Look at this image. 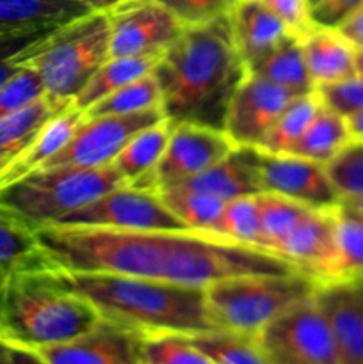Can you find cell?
<instances>
[{"label": "cell", "instance_id": "6da1fadb", "mask_svg": "<svg viewBox=\"0 0 363 364\" xmlns=\"http://www.w3.org/2000/svg\"><path fill=\"white\" fill-rule=\"evenodd\" d=\"M48 269L109 272L206 288L237 276H285L294 265L262 249L199 231L52 224L34 230Z\"/></svg>", "mask_w": 363, "mask_h": 364}, {"label": "cell", "instance_id": "7a4b0ae2", "mask_svg": "<svg viewBox=\"0 0 363 364\" xmlns=\"http://www.w3.org/2000/svg\"><path fill=\"white\" fill-rule=\"evenodd\" d=\"M153 73L167 121L223 130L228 103L246 73L231 36L230 16L185 27L160 55Z\"/></svg>", "mask_w": 363, "mask_h": 364}, {"label": "cell", "instance_id": "3957f363", "mask_svg": "<svg viewBox=\"0 0 363 364\" xmlns=\"http://www.w3.org/2000/svg\"><path fill=\"white\" fill-rule=\"evenodd\" d=\"M68 290L88 299L107 322L141 336L192 334L216 331L206 306L205 288L162 283L109 272L50 269Z\"/></svg>", "mask_w": 363, "mask_h": 364}, {"label": "cell", "instance_id": "277c9868", "mask_svg": "<svg viewBox=\"0 0 363 364\" xmlns=\"http://www.w3.org/2000/svg\"><path fill=\"white\" fill-rule=\"evenodd\" d=\"M100 322L98 309L64 288L50 269L11 272L0 287V343L7 347L59 345Z\"/></svg>", "mask_w": 363, "mask_h": 364}, {"label": "cell", "instance_id": "5b68a950", "mask_svg": "<svg viewBox=\"0 0 363 364\" xmlns=\"http://www.w3.org/2000/svg\"><path fill=\"white\" fill-rule=\"evenodd\" d=\"M123 185L112 164L95 169H41L0 188V215L34 231L59 223L73 210Z\"/></svg>", "mask_w": 363, "mask_h": 364}, {"label": "cell", "instance_id": "8992f818", "mask_svg": "<svg viewBox=\"0 0 363 364\" xmlns=\"http://www.w3.org/2000/svg\"><path fill=\"white\" fill-rule=\"evenodd\" d=\"M107 59L109 18L103 11H93L46 36L28 64L41 77L45 96L68 107Z\"/></svg>", "mask_w": 363, "mask_h": 364}, {"label": "cell", "instance_id": "52a82bcc", "mask_svg": "<svg viewBox=\"0 0 363 364\" xmlns=\"http://www.w3.org/2000/svg\"><path fill=\"white\" fill-rule=\"evenodd\" d=\"M317 281L302 272L285 276H237L205 288L206 306L217 329L256 336L269 322L313 295Z\"/></svg>", "mask_w": 363, "mask_h": 364}, {"label": "cell", "instance_id": "ba28073f", "mask_svg": "<svg viewBox=\"0 0 363 364\" xmlns=\"http://www.w3.org/2000/svg\"><path fill=\"white\" fill-rule=\"evenodd\" d=\"M255 338L270 364H340L315 291L276 316Z\"/></svg>", "mask_w": 363, "mask_h": 364}, {"label": "cell", "instance_id": "9c48e42d", "mask_svg": "<svg viewBox=\"0 0 363 364\" xmlns=\"http://www.w3.org/2000/svg\"><path fill=\"white\" fill-rule=\"evenodd\" d=\"M162 119V109L85 117L70 141L41 169H56V167L95 169V167L110 166L134 135Z\"/></svg>", "mask_w": 363, "mask_h": 364}, {"label": "cell", "instance_id": "30bf717a", "mask_svg": "<svg viewBox=\"0 0 363 364\" xmlns=\"http://www.w3.org/2000/svg\"><path fill=\"white\" fill-rule=\"evenodd\" d=\"M64 226L112 228V230L192 231L169 212L157 192L117 187L95 201L73 210L59 223Z\"/></svg>", "mask_w": 363, "mask_h": 364}, {"label": "cell", "instance_id": "8fae6325", "mask_svg": "<svg viewBox=\"0 0 363 364\" xmlns=\"http://www.w3.org/2000/svg\"><path fill=\"white\" fill-rule=\"evenodd\" d=\"M105 13L109 57H160L185 28L155 0H125Z\"/></svg>", "mask_w": 363, "mask_h": 364}, {"label": "cell", "instance_id": "7c38bea8", "mask_svg": "<svg viewBox=\"0 0 363 364\" xmlns=\"http://www.w3.org/2000/svg\"><path fill=\"white\" fill-rule=\"evenodd\" d=\"M235 148L223 130L196 123H177L146 188L152 192L173 187L203 173Z\"/></svg>", "mask_w": 363, "mask_h": 364}, {"label": "cell", "instance_id": "4fadbf2b", "mask_svg": "<svg viewBox=\"0 0 363 364\" xmlns=\"http://www.w3.org/2000/svg\"><path fill=\"white\" fill-rule=\"evenodd\" d=\"M294 98L287 89L246 70L228 103L223 132L235 148L258 149Z\"/></svg>", "mask_w": 363, "mask_h": 364}, {"label": "cell", "instance_id": "5bb4252c", "mask_svg": "<svg viewBox=\"0 0 363 364\" xmlns=\"http://www.w3.org/2000/svg\"><path fill=\"white\" fill-rule=\"evenodd\" d=\"M262 192L283 196L310 208L333 210L340 206V194L331 181L324 164L283 153L260 151Z\"/></svg>", "mask_w": 363, "mask_h": 364}, {"label": "cell", "instance_id": "9a60e30c", "mask_svg": "<svg viewBox=\"0 0 363 364\" xmlns=\"http://www.w3.org/2000/svg\"><path fill=\"white\" fill-rule=\"evenodd\" d=\"M337 212L310 208L285 237L276 256L294 265L317 283L333 279L337 262Z\"/></svg>", "mask_w": 363, "mask_h": 364}, {"label": "cell", "instance_id": "2e32d148", "mask_svg": "<svg viewBox=\"0 0 363 364\" xmlns=\"http://www.w3.org/2000/svg\"><path fill=\"white\" fill-rule=\"evenodd\" d=\"M34 352L46 364H144L141 334L103 318L73 340Z\"/></svg>", "mask_w": 363, "mask_h": 364}, {"label": "cell", "instance_id": "e0dca14e", "mask_svg": "<svg viewBox=\"0 0 363 364\" xmlns=\"http://www.w3.org/2000/svg\"><path fill=\"white\" fill-rule=\"evenodd\" d=\"M315 299L330 323L340 364H363V279L317 283Z\"/></svg>", "mask_w": 363, "mask_h": 364}, {"label": "cell", "instance_id": "ac0fdd59", "mask_svg": "<svg viewBox=\"0 0 363 364\" xmlns=\"http://www.w3.org/2000/svg\"><path fill=\"white\" fill-rule=\"evenodd\" d=\"M260 155L256 148H233L212 167L173 187L203 192L224 203L241 196L260 194Z\"/></svg>", "mask_w": 363, "mask_h": 364}, {"label": "cell", "instance_id": "d6986e66", "mask_svg": "<svg viewBox=\"0 0 363 364\" xmlns=\"http://www.w3.org/2000/svg\"><path fill=\"white\" fill-rule=\"evenodd\" d=\"M231 36L246 70L265 59L290 32L258 0H237L230 11Z\"/></svg>", "mask_w": 363, "mask_h": 364}, {"label": "cell", "instance_id": "ffe728a7", "mask_svg": "<svg viewBox=\"0 0 363 364\" xmlns=\"http://www.w3.org/2000/svg\"><path fill=\"white\" fill-rule=\"evenodd\" d=\"M302 57L313 85L337 84L358 75L356 70V46L351 45L337 28L312 25L302 36Z\"/></svg>", "mask_w": 363, "mask_h": 364}, {"label": "cell", "instance_id": "44dd1931", "mask_svg": "<svg viewBox=\"0 0 363 364\" xmlns=\"http://www.w3.org/2000/svg\"><path fill=\"white\" fill-rule=\"evenodd\" d=\"M85 119L84 110L77 109L75 105L60 110L52 117L45 127L39 130L34 141L25 148V151L4 171L0 176V188L28 176L41 169L64 144L71 139L78 124Z\"/></svg>", "mask_w": 363, "mask_h": 364}, {"label": "cell", "instance_id": "7402d4cb", "mask_svg": "<svg viewBox=\"0 0 363 364\" xmlns=\"http://www.w3.org/2000/svg\"><path fill=\"white\" fill-rule=\"evenodd\" d=\"M89 13L75 0H0V34L57 28Z\"/></svg>", "mask_w": 363, "mask_h": 364}, {"label": "cell", "instance_id": "603a6c76", "mask_svg": "<svg viewBox=\"0 0 363 364\" xmlns=\"http://www.w3.org/2000/svg\"><path fill=\"white\" fill-rule=\"evenodd\" d=\"M171 132H173V123L164 117L162 121L144 128L127 142V146L112 162L114 169L121 174L125 185L148 191L146 188L148 178L166 149Z\"/></svg>", "mask_w": 363, "mask_h": 364}, {"label": "cell", "instance_id": "cb8c5ba5", "mask_svg": "<svg viewBox=\"0 0 363 364\" xmlns=\"http://www.w3.org/2000/svg\"><path fill=\"white\" fill-rule=\"evenodd\" d=\"M68 107L57 105L48 96H41L31 105L0 119V176L34 141L39 130L56 114L68 109Z\"/></svg>", "mask_w": 363, "mask_h": 364}, {"label": "cell", "instance_id": "d4e9b609", "mask_svg": "<svg viewBox=\"0 0 363 364\" xmlns=\"http://www.w3.org/2000/svg\"><path fill=\"white\" fill-rule=\"evenodd\" d=\"M352 142L347 117L327 109L322 103L319 112L306 127L305 134L288 153L319 164H330Z\"/></svg>", "mask_w": 363, "mask_h": 364}, {"label": "cell", "instance_id": "484cf974", "mask_svg": "<svg viewBox=\"0 0 363 364\" xmlns=\"http://www.w3.org/2000/svg\"><path fill=\"white\" fill-rule=\"evenodd\" d=\"M248 71L287 89L295 96L315 91V85L306 70L299 36H285L283 41L265 59Z\"/></svg>", "mask_w": 363, "mask_h": 364}, {"label": "cell", "instance_id": "4316f807", "mask_svg": "<svg viewBox=\"0 0 363 364\" xmlns=\"http://www.w3.org/2000/svg\"><path fill=\"white\" fill-rule=\"evenodd\" d=\"M160 57H109L93 75L88 85L78 92L73 105L85 114L89 107L109 96L110 92L152 73Z\"/></svg>", "mask_w": 363, "mask_h": 364}, {"label": "cell", "instance_id": "83f0119b", "mask_svg": "<svg viewBox=\"0 0 363 364\" xmlns=\"http://www.w3.org/2000/svg\"><path fill=\"white\" fill-rule=\"evenodd\" d=\"M164 205L189 230L199 233L216 235L217 223L224 208V201L203 192L189 191L184 187H166L157 191ZM217 237V235H216Z\"/></svg>", "mask_w": 363, "mask_h": 364}, {"label": "cell", "instance_id": "f1b7e54d", "mask_svg": "<svg viewBox=\"0 0 363 364\" xmlns=\"http://www.w3.org/2000/svg\"><path fill=\"white\" fill-rule=\"evenodd\" d=\"M322 107L319 92L312 91L306 95H299L285 107L283 112L276 119L274 127L263 139L260 151L270 153V155H283L292 149V146L301 139L306 127L312 123L315 114Z\"/></svg>", "mask_w": 363, "mask_h": 364}, {"label": "cell", "instance_id": "f546056e", "mask_svg": "<svg viewBox=\"0 0 363 364\" xmlns=\"http://www.w3.org/2000/svg\"><path fill=\"white\" fill-rule=\"evenodd\" d=\"M187 338L214 364H270L255 336L216 329Z\"/></svg>", "mask_w": 363, "mask_h": 364}, {"label": "cell", "instance_id": "4dcf8cb0", "mask_svg": "<svg viewBox=\"0 0 363 364\" xmlns=\"http://www.w3.org/2000/svg\"><path fill=\"white\" fill-rule=\"evenodd\" d=\"M260 215V233H262L263 251L276 256L278 247L285 240L288 233L295 228V224L302 219L310 206L301 205L298 201L283 198V196L260 192L256 194Z\"/></svg>", "mask_w": 363, "mask_h": 364}, {"label": "cell", "instance_id": "1f68e13d", "mask_svg": "<svg viewBox=\"0 0 363 364\" xmlns=\"http://www.w3.org/2000/svg\"><path fill=\"white\" fill-rule=\"evenodd\" d=\"M0 267L7 272L48 269L34 231L0 215Z\"/></svg>", "mask_w": 363, "mask_h": 364}, {"label": "cell", "instance_id": "d6a6232c", "mask_svg": "<svg viewBox=\"0 0 363 364\" xmlns=\"http://www.w3.org/2000/svg\"><path fill=\"white\" fill-rule=\"evenodd\" d=\"M152 109H162V95L153 71L96 102L85 110V117L134 114Z\"/></svg>", "mask_w": 363, "mask_h": 364}, {"label": "cell", "instance_id": "836d02e7", "mask_svg": "<svg viewBox=\"0 0 363 364\" xmlns=\"http://www.w3.org/2000/svg\"><path fill=\"white\" fill-rule=\"evenodd\" d=\"M217 237L246 247L262 249V233H260L258 201L255 196H241L224 203L217 223ZM267 252V251H265Z\"/></svg>", "mask_w": 363, "mask_h": 364}, {"label": "cell", "instance_id": "e575fe53", "mask_svg": "<svg viewBox=\"0 0 363 364\" xmlns=\"http://www.w3.org/2000/svg\"><path fill=\"white\" fill-rule=\"evenodd\" d=\"M363 279V219L344 212H337V262L333 279Z\"/></svg>", "mask_w": 363, "mask_h": 364}, {"label": "cell", "instance_id": "d590c367", "mask_svg": "<svg viewBox=\"0 0 363 364\" xmlns=\"http://www.w3.org/2000/svg\"><path fill=\"white\" fill-rule=\"evenodd\" d=\"M144 364H214L187 336L157 334L142 336Z\"/></svg>", "mask_w": 363, "mask_h": 364}, {"label": "cell", "instance_id": "8d00e7d4", "mask_svg": "<svg viewBox=\"0 0 363 364\" xmlns=\"http://www.w3.org/2000/svg\"><path fill=\"white\" fill-rule=\"evenodd\" d=\"M59 28V27H57ZM56 28H41V31L13 32V34H0V87L9 78L25 66H28L32 55L39 43Z\"/></svg>", "mask_w": 363, "mask_h": 364}, {"label": "cell", "instance_id": "74e56055", "mask_svg": "<svg viewBox=\"0 0 363 364\" xmlns=\"http://www.w3.org/2000/svg\"><path fill=\"white\" fill-rule=\"evenodd\" d=\"M326 169L340 198L363 196V142H351Z\"/></svg>", "mask_w": 363, "mask_h": 364}, {"label": "cell", "instance_id": "f35d334b", "mask_svg": "<svg viewBox=\"0 0 363 364\" xmlns=\"http://www.w3.org/2000/svg\"><path fill=\"white\" fill-rule=\"evenodd\" d=\"M45 96V85L38 71L28 64L0 87V119Z\"/></svg>", "mask_w": 363, "mask_h": 364}, {"label": "cell", "instance_id": "ab89813d", "mask_svg": "<svg viewBox=\"0 0 363 364\" xmlns=\"http://www.w3.org/2000/svg\"><path fill=\"white\" fill-rule=\"evenodd\" d=\"M155 2L169 9L185 27H189L230 14L237 0H155Z\"/></svg>", "mask_w": 363, "mask_h": 364}, {"label": "cell", "instance_id": "60d3db41", "mask_svg": "<svg viewBox=\"0 0 363 364\" xmlns=\"http://www.w3.org/2000/svg\"><path fill=\"white\" fill-rule=\"evenodd\" d=\"M320 100L327 109L349 117L363 110V75H354L347 80L317 87Z\"/></svg>", "mask_w": 363, "mask_h": 364}, {"label": "cell", "instance_id": "b9f144b4", "mask_svg": "<svg viewBox=\"0 0 363 364\" xmlns=\"http://www.w3.org/2000/svg\"><path fill=\"white\" fill-rule=\"evenodd\" d=\"M265 6L292 36H302L312 27L308 0H258Z\"/></svg>", "mask_w": 363, "mask_h": 364}, {"label": "cell", "instance_id": "7bdbcfd3", "mask_svg": "<svg viewBox=\"0 0 363 364\" xmlns=\"http://www.w3.org/2000/svg\"><path fill=\"white\" fill-rule=\"evenodd\" d=\"M363 0H320L310 7V18L313 25L327 28H337L347 16H351Z\"/></svg>", "mask_w": 363, "mask_h": 364}, {"label": "cell", "instance_id": "ee69618b", "mask_svg": "<svg viewBox=\"0 0 363 364\" xmlns=\"http://www.w3.org/2000/svg\"><path fill=\"white\" fill-rule=\"evenodd\" d=\"M337 31L347 39L351 45L363 46V6L358 7L351 16L345 18L340 25L337 27Z\"/></svg>", "mask_w": 363, "mask_h": 364}, {"label": "cell", "instance_id": "f6af8a7d", "mask_svg": "<svg viewBox=\"0 0 363 364\" xmlns=\"http://www.w3.org/2000/svg\"><path fill=\"white\" fill-rule=\"evenodd\" d=\"M9 364H46L34 350L20 347H9Z\"/></svg>", "mask_w": 363, "mask_h": 364}, {"label": "cell", "instance_id": "bcb514c9", "mask_svg": "<svg viewBox=\"0 0 363 364\" xmlns=\"http://www.w3.org/2000/svg\"><path fill=\"white\" fill-rule=\"evenodd\" d=\"M340 210L352 213L356 217L363 219V196H352V198H342Z\"/></svg>", "mask_w": 363, "mask_h": 364}, {"label": "cell", "instance_id": "7dc6e473", "mask_svg": "<svg viewBox=\"0 0 363 364\" xmlns=\"http://www.w3.org/2000/svg\"><path fill=\"white\" fill-rule=\"evenodd\" d=\"M347 124L352 135V142H363V110L349 116Z\"/></svg>", "mask_w": 363, "mask_h": 364}, {"label": "cell", "instance_id": "c3c4849f", "mask_svg": "<svg viewBox=\"0 0 363 364\" xmlns=\"http://www.w3.org/2000/svg\"><path fill=\"white\" fill-rule=\"evenodd\" d=\"M75 2L84 4V6H88L89 9L93 11H103V13H105V11L120 6V4L125 2V0H75Z\"/></svg>", "mask_w": 363, "mask_h": 364}, {"label": "cell", "instance_id": "681fc988", "mask_svg": "<svg viewBox=\"0 0 363 364\" xmlns=\"http://www.w3.org/2000/svg\"><path fill=\"white\" fill-rule=\"evenodd\" d=\"M356 70L359 75H363V46L356 48Z\"/></svg>", "mask_w": 363, "mask_h": 364}, {"label": "cell", "instance_id": "f907efd6", "mask_svg": "<svg viewBox=\"0 0 363 364\" xmlns=\"http://www.w3.org/2000/svg\"><path fill=\"white\" fill-rule=\"evenodd\" d=\"M0 364H9V347L0 343Z\"/></svg>", "mask_w": 363, "mask_h": 364}, {"label": "cell", "instance_id": "816d5d0a", "mask_svg": "<svg viewBox=\"0 0 363 364\" xmlns=\"http://www.w3.org/2000/svg\"><path fill=\"white\" fill-rule=\"evenodd\" d=\"M9 274H11V272H7L6 269H2V267H0V287H2L4 281L7 279V276H9Z\"/></svg>", "mask_w": 363, "mask_h": 364}, {"label": "cell", "instance_id": "f5cc1de1", "mask_svg": "<svg viewBox=\"0 0 363 364\" xmlns=\"http://www.w3.org/2000/svg\"><path fill=\"white\" fill-rule=\"evenodd\" d=\"M308 2H310V7H312V6H315L317 2H320V0H308Z\"/></svg>", "mask_w": 363, "mask_h": 364}]
</instances>
